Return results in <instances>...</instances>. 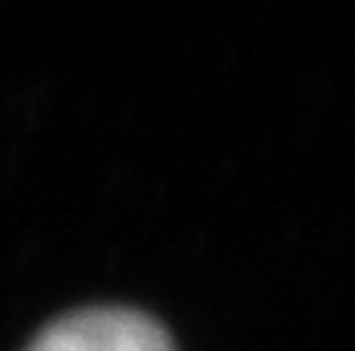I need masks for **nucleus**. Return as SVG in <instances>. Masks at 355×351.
I'll use <instances>...</instances> for the list:
<instances>
[{
  "label": "nucleus",
  "mask_w": 355,
  "mask_h": 351,
  "mask_svg": "<svg viewBox=\"0 0 355 351\" xmlns=\"http://www.w3.org/2000/svg\"><path fill=\"white\" fill-rule=\"evenodd\" d=\"M29 351H172V343L135 311H78L49 323Z\"/></svg>",
  "instance_id": "nucleus-1"
}]
</instances>
